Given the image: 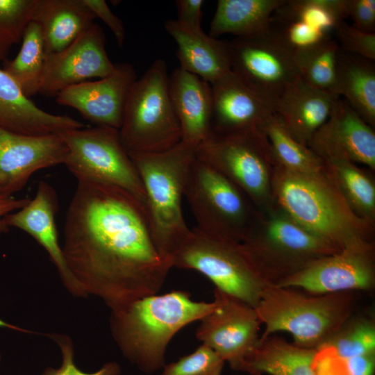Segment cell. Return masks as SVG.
<instances>
[{"instance_id":"5b68a950","label":"cell","mask_w":375,"mask_h":375,"mask_svg":"<svg viewBox=\"0 0 375 375\" xmlns=\"http://www.w3.org/2000/svg\"><path fill=\"white\" fill-rule=\"evenodd\" d=\"M168 78L165 61L158 58L132 85L119 129L128 154L161 152L181 141Z\"/></svg>"},{"instance_id":"d6a6232c","label":"cell","mask_w":375,"mask_h":375,"mask_svg":"<svg viewBox=\"0 0 375 375\" xmlns=\"http://www.w3.org/2000/svg\"><path fill=\"white\" fill-rule=\"evenodd\" d=\"M324 160L349 203L361 215L372 218L375 211V187L372 180L351 161L336 158Z\"/></svg>"},{"instance_id":"ffe728a7","label":"cell","mask_w":375,"mask_h":375,"mask_svg":"<svg viewBox=\"0 0 375 375\" xmlns=\"http://www.w3.org/2000/svg\"><path fill=\"white\" fill-rule=\"evenodd\" d=\"M168 90L180 124L181 141L197 147L212 132L211 85L178 67L169 75Z\"/></svg>"},{"instance_id":"1f68e13d","label":"cell","mask_w":375,"mask_h":375,"mask_svg":"<svg viewBox=\"0 0 375 375\" xmlns=\"http://www.w3.org/2000/svg\"><path fill=\"white\" fill-rule=\"evenodd\" d=\"M340 51L337 42L328 38L314 46L294 51L300 78L310 87L333 94Z\"/></svg>"},{"instance_id":"603a6c76","label":"cell","mask_w":375,"mask_h":375,"mask_svg":"<svg viewBox=\"0 0 375 375\" xmlns=\"http://www.w3.org/2000/svg\"><path fill=\"white\" fill-rule=\"evenodd\" d=\"M166 32L177 46L181 69L212 84L232 72L228 42L210 36L202 29L191 30L176 19L166 20Z\"/></svg>"},{"instance_id":"30bf717a","label":"cell","mask_w":375,"mask_h":375,"mask_svg":"<svg viewBox=\"0 0 375 375\" xmlns=\"http://www.w3.org/2000/svg\"><path fill=\"white\" fill-rule=\"evenodd\" d=\"M196 157L221 172L256 201L269 190V144L258 129L211 133L196 147Z\"/></svg>"},{"instance_id":"277c9868","label":"cell","mask_w":375,"mask_h":375,"mask_svg":"<svg viewBox=\"0 0 375 375\" xmlns=\"http://www.w3.org/2000/svg\"><path fill=\"white\" fill-rule=\"evenodd\" d=\"M351 306V298L344 292L308 297L269 283L254 308L265 325L260 339L285 331L294 344L317 349L349 319Z\"/></svg>"},{"instance_id":"52a82bcc","label":"cell","mask_w":375,"mask_h":375,"mask_svg":"<svg viewBox=\"0 0 375 375\" xmlns=\"http://www.w3.org/2000/svg\"><path fill=\"white\" fill-rule=\"evenodd\" d=\"M281 169L274 183L275 191L288 216L340 249L365 242L355 219L322 174H303Z\"/></svg>"},{"instance_id":"8d00e7d4","label":"cell","mask_w":375,"mask_h":375,"mask_svg":"<svg viewBox=\"0 0 375 375\" xmlns=\"http://www.w3.org/2000/svg\"><path fill=\"white\" fill-rule=\"evenodd\" d=\"M270 25L293 52L310 47L330 38V35L324 31L301 22L271 20Z\"/></svg>"},{"instance_id":"74e56055","label":"cell","mask_w":375,"mask_h":375,"mask_svg":"<svg viewBox=\"0 0 375 375\" xmlns=\"http://www.w3.org/2000/svg\"><path fill=\"white\" fill-rule=\"evenodd\" d=\"M334 33L342 51L375 60V33L362 31L344 20L337 26Z\"/></svg>"},{"instance_id":"7c38bea8","label":"cell","mask_w":375,"mask_h":375,"mask_svg":"<svg viewBox=\"0 0 375 375\" xmlns=\"http://www.w3.org/2000/svg\"><path fill=\"white\" fill-rule=\"evenodd\" d=\"M214 300L215 307L200 320L196 337L232 369L242 372L258 344L260 322L253 308L217 289Z\"/></svg>"},{"instance_id":"2e32d148","label":"cell","mask_w":375,"mask_h":375,"mask_svg":"<svg viewBox=\"0 0 375 375\" xmlns=\"http://www.w3.org/2000/svg\"><path fill=\"white\" fill-rule=\"evenodd\" d=\"M137 78L131 63H117L109 76L67 87L56 96V100L59 105L76 109L96 126L119 130L129 92Z\"/></svg>"},{"instance_id":"83f0119b","label":"cell","mask_w":375,"mask_h":375,"mask_svg":"<svg viewBox=\"0 0 375 375\" xmlns=\"http://www.w3.org/2000/svg\"><path fill=\"white\" fill-rule=\"evenodd\" d=\"M274 251L293 258L312 260L341 249L301 226L289 216L275 215L269 221L264 240Z\"/></svg>"},{"instance_id":"7bdbcfd3","label":"cell","mask_w":375,"mask_h":375,"mask_svg":"<svg viewBox=\"0 0 375 375\" xmlns=\"http://www.w3.org/2000/svg\"><path fill=\"white\" fill-rule=\"evenodd\" d=\"M203 0H178L176 5L178 12L176 21L183 26L191 30L202 29Z\"/></svg>"},{"instance_id":"b9f144b4","label":"cell","mask_w":375,"mask_h":375,"mask_svg":"<svg viewBox=\"0 0 375 375\" xmlns=\"http://www.w3.org/2000/svg\"><path fill=\"white\" fill-rule=\"evenodd\" d=\"M313 368L315 375H350L346 360L329 347L317 349Z\"/></svg>"},{"instance_id":"cb8c5ba5","label":"cell","mask_w":375,"mask_h":375,"mask_svg":"<svg viewBox=\"0 0 375 375\" xmlns=\"http://www.w3.org/2000/svg\"><path fill=\"white\" fill-rule=\"evenodd\" d=\"M95 19L83 0H38L31 22L40 28L47 56L69 46Z\"/></svg>"},{"instance_id":"f1b7e54d","label":"cell","mask_w":375,"mask_h":375,"mask_svg":"<svg viewBox=\"0 0 375 375\" xmlns=\"http://www.w3.org/2000/svg\"><path fill=\"white\" fill-rule=\"evenodd\" d=\"M259 129L267 140L272 158L282 168L298 174H321L322 158L308 146L297 141L276 113Z\"/></svg>"},{"instance_id":"ac0fdd59","label":"cell","mask_w":375,"mask_h":375,"mask_svg":"<svg viewBox=\"0 0 375 375\" xmlns=\"http://www.w3.org/2000/svg\"><path fill=\"white\" fill-rule=\"evenodd\" d=\"M210 85L213 133L225 134L258 129L275 113L273 104L233 72Z\"/></svg>"},{"instance_id":"3957f363","label":"cell","mask_w":375,"mask_h":375,"mask_svg":"<svg viewBox=\"0 0 375 375\" xmlns=\"http://www.w3.org/2000/svg\"><path fill=\"white\" fill-rule=\"evenodd\" d=\"M196 147L181 141L164 151L129 154L145 194V210L153 240L169 261L190 232L183 217L182 201Z\"/></svg>"},{"instance_id":"ab89813d","label":"cell","mask_w":375,"mask_h":375,"mask_svg":"<svg viewBox=\"0 0 375 375\" xmlns=\"http://www.w3.org/2000/svg\"><path fill=\"white\" fill-rule=\"evenodd\" d=\"M347 11L354 27L375 33V0H347Z\"/></svg>"},{"instance_id":"836d02e7","label":"cell","mask_w":375,"mask_h":375,"mask_svg":"<svg viewBox=\"0 0 375 375\" xmlns=\"http://www.w3.org/2000/svg\"><path fill=\"white\" fill-rule=\"evenodd\" d=\"M321 347L332 349L345 360L375 351L374 324L372 320L365 317L347 320Z\"/></svg>"},{"instance_id":"9c48e42d","label":"cell","mask_w":375,"mask_h":375,"mask_svg":"<svg viewBox=\"0 0 375 375\" xmlns=\"http://www.w3.org/2000/svg\"><path fill=\"white\" fill-rule=\"evenodd\" d=\"M242 191L226 176L197 157L187 177L184 197L198 230L238 242L249 233V208Z\"/></svg>"},{"instance_id":"4dcf8cb0","label":"cell","mask_w":375,"mask_h":375,"mask_svg":"<svg viewBox=\"0 0 375 375\" xmlns=\"http://www.w3.org/2000/svg\"><path fill=\"white\" fill-rule=\"evenodd\" d=\"M347 0H285L271 20L301 22L330 35L347 18Z\"/></svg>"},{"instance_id":"d590c367","label":"cell","mask_w":375,"mask_h":375,"mask_svg":"<svg viewBox=\"0 0 375 375\" xmlns=\"http://www.w3.org/2000/svg\"><path fill=\"white\" fill-rule=\"evenodd\" d=\"M224 360L203 344L192 353L163 366L160 375H220Z\"/></svg>"},{"instance_id":"7402d4cb","label":"cell","mask_w":375,"mask_h":375,"mask_svg":"<svg viewBox=\"0 0 375 375\" xmlns=\"http://www.w3.org/2000/svg\"><path fill=\"white\" fill-rule=\"evenodd\" d=\"M338 97L310 87L299 77L278 97L275 103V113L290 135L308 146L328 119Z\"/></svg>"},{"instance_id":"ba28073f","label":"cell","mask_w":375,"mask_h":375,"mask_svg":"<svg viewBox=\"0 0 375 375\" xmlns=\"http://www.w3.org/2000/svg\"><path fill=\"white\" fill-rule=\"evenodd\" d=\"M60 135L67 148L65 165L77 181L117 187L132 194L145 208L140 178L118 129L95 126L67 131Z\"/></svg>"},{"instance_id":"9a60e30c","label":"cell","mask_w":375,"mask_h":375,"mask_svg":"<svg viewBox=\"0 0 375 375\" xmlns=\"http://www.w3.org/2000/svg\"><path fill=\"white\" fill-rule=\"evenodd\" d=\"M67 155L60 134L29 135L0 126V195L12 196L35 172L65 164Z\"/></svg>"},{"instance_id":"44dd1931","label":"cell","mask_w":375,"mask_h":375,"mask_svg":"<svg viewBox=\"0 0 375 375\" xmlns=\"http://www.w3.org/2000/svg\"><path fill=\"white\" fill-rule=\"evenodd\" d=\"M0 126L21 134L44 135L82 128L85 124L69 116L43 110L0 68Z\"/></svg>"},{"instance_id":"d4e9b609","label":"cell","mask_w":375,"mask_h":375,"mask_svg":"<svg viewBox=\"0 0 375 375\" xmlns=\"http://www.w3.org/2000/svg\"><path fill=\"white\" fill-rule=\"evenodd\" d=\"M345 101L368 124L375 123L374 61L340 49L333 91Z\"/></svg>"},{"instance_id":"f35d334b","label":"cell","mask_w":375,"mask_h":375,"mask_svg":"<svg viewBox=\"0 0 375 375\" xmlns=\"http://www.w3.org/2000/svg\"><path fill=\"white\" fill-rule=\"evenodd\" d=\"M62 354V363L60 368L55 369L47 368L42 375H119L120 367L114 362L105 364L99 370L94 373H85L77 368L73 360V350L72 345L60 343Z\"/></svg>"},{"instance_id":"d6986e66","label":"cell","mask_w":375,"mask_h":375,"mask_svg":"<svg viewBox=\"0 0 375 375\" xmlns=\"http://www.w3.org/2000/svg\"><path fill=\"white\" fill-rule=\"evenodd\" d=\"M58 209V196L48 183L41 181L36 194L21 209L6 215L8 226L16 227L31 235L49 253L63 281L76 290L81 287L68 268L58 242L55 217Z\"/></svg>"},{"instance_id":"f546056e","label":"cell","mask_w":375,"mask_h":375,"mask_svg":"<svg viewBox=\"0 0 375 375\" xmlns=\"http://www.w3.org/2000/svg\"><path fill=\"white\" fill-rule=\"evenodd\" d=\"M21 42L17 55L12 60H3L2 69L30 98L40 93L45 62L42 35L36 23L28 24Z\"/></svg>"},{"instance_id":"4316f807","label":"cell","mask_w":375,"mask_h":375,"mask_svg":"<svg viewBox=\"0 0 375 375\" xmlns=\"http://www.w3.org/2000/svg\"><path fill=\"white\" fill-rule=\"evenodd\" d=\"M317 349L305 348L271 335L260 339L242 371L250 375H315Z\"/></svg>"},{"instance_id":"6da1fadb","label":"cell","mask_w":375,"mask_h":375,"mask_svg":"<svg viewBox=\"0 0 375 375\" xmlns=\"http://www.w3.org/2000/svg\"><path fill=\"white\" fill-rule=\"evenodd\" d=\"M64 235L72 275L114 312L157 294L172 268L155 244L143 204L113 185L78 181Z\"/></svg>"},{"instance_id":"5bb4252c","label":"cell","mask_w":375,"mask_h":375,"mask_svg":"<svg viewBox=\"0 0 375 375\" xmlns=\"http://www.w3.org/2000/svg\"><path fill=\"white\" fill-rule=\"evenodd\" d=\"M115 68L107 54L103 31L94 23L67 48L45 56L40 94L56 97L71 85L106 77Z\"/></svg>"},{"instance_id":"4fadbf2b","label":"cell","mask_w":375,"mask_h":375,"mask_svg":"<svg viewBox=\"0 0 375 375\" xmlns=\"http://www.w3.org/2000/svg\"><path fill=\"white\" fill-rule=\"evenodd\" d=\"M369 251L365 242L346 247L310 261L274 284L322 294L370 289L374 283V270Z\"/></svg>"},{"instance_id":"ee69618b","label":"cell","mask_w":375,"mask_h":375,"mask_svg":"<svg viewBox=\"0 0 375 375\" xmlns=\"http://www.w3.org/2000/svg\"><path fill=\"white\" fill-rule=\"evenodd\" d=\"M350 375H374L375 351L353 356L346 360Z\"/></svg>"},{"instance_id":"f6af8a7d","label":"cell","mask_w":375,"mask_h":375,"mask_svg":"<svg viewBox=\"0 0 375 375\" xmlns=\"http://www.w3.org/2000/svg\"><path fill=\"white\" fill-rule=\"evenodd\" d=\"M30 199H16L12 196L0 195V235L7 232L9 227L4 222V217L24 207Z\"/></svg>"},{"instance_id":"7a4b0ae2","label":"cell","mask_w":375,"mask_h":375,"mask_svg":"<svg viewBox=\"0 0 375 375\" xmlns=\"http://www.w3.org/2000/svg\"><path fill=\"white\" fill-rule=\"evenodd\" d=\"M215 305V300L194 301L183 290L147 296L114 312L113 332L124 356L141 372L152 374L165 365L174 335L201 320Z\"/></svg>"},{"instance_id":"e0dca14e","label":"cell","mask_w":375,"mask_h":375,"mask_svg":"<svg viewBox=\"0 0 375 375\" xmlns=\"http://www.w3.org/2000/svg\"><path fill=\"white\" fill-rule=\"evenodd\" d=\"M308 145L322 159L342 158L375 167L374 131L341 97Z\"/></svg>"},{"instance_id":"8992f818","label":"cell","mask_w":375,"mask_h":375,"mask_svg":"<svg viewBox=\"0 0 375 375\" xmlns=\"http://www.w3.org/2000/svg\"><path fill=\"white\" fill-rule=\"evenodd\" d=\"M172 267L195 270L215 289L255 308L272 283L259 272L243 244L206 235L196 227L170 256Z\"/></svg>"},{"instance_id":"e575fe53","label":"cell","mask_w":375,"mask_h":375,"mask_svg":"<svg viewBox=\"0 0 375 375\" xmlns=\"http://www.w3.org/2000/svg\"><path fill=\"white\" fill-rule=\"evenodd\" d=\"M38 0H0V60L22 41Z\"/></svg>"},{"instance_id":"8fae6325","label":"cell","mask_w":375,"mask_h":375,"mask_svg":"<svg viewBox=\"0 0 375 375\" xmlns=\"http://www.w3.org/2000/svg\"><path fill=\"white\" fill-rule=\"evenodd\" d=\"M232 72L275 108L285 89L298 78L293 51L270 28L228 42Z\"/></svg>"},{"instance_id":"484cf974","label":"cell","mask_w":375,"mask_h":375,"mask_svg":"<svg viewBox=\"0 0 375 375\" xmlns=\"http://www.w3.org/2000/svg\"><path fill=\"white\" fill-rule=\"evenodd\" d=\"M285 0H219L208 35L249 38L267 31L274 12Z\"/></svg>"},{"instance_id":"60d3db41","label":"cell","mask_w":375,"mask_h":375,"mask_svg":"<svg viewBox=\"0 0 375 375\" xmlns=\"http://www.w3.org/2000/svg\"><path fill=\"white\" fill-rule=\"evenodd\" d=\"M96 18H99L112 31L118 46L123 47L126 32L122 21L110 10L104 0H83Z\"/></svg>"}]
</instances>
